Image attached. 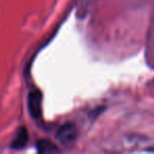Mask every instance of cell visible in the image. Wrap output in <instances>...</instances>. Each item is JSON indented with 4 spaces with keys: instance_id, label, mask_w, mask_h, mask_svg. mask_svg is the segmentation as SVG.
Here are the masks:
<instances>
[{
    "instance_id": "cell-4",
    "label": "cell",
    "mask_w": 154,
    "mask_h": 154,
    "mask_svg": "<svg viewBox=\"0 0 154 154\" xmlns=\"http://www.w3.org/2000/svg\"><path fill=\"white\" fill-rule=\"evenodd\" d=\"M36 148L39 153H56V152H59V148L49 139L38 140L36 143Z\"/></svg>"
},
{
    "instance_id": "cell-2",
    "label": "cell",
    "mask_w": 154,
    "mask_h": 154,
    "mask_svg": "<svg viewBox=\"0 0 154 154\" xmlns=\"http://www.w3.org/2000/svg\"><path fill=\"white\" fill-rule=\"evenodd\" d=\"M77 128L73 122H66L59 127L56 132V138L63 145H70L76 139Z\"/></svg>"
},
{
    "instance_id": "cell-3",
    "label": "cell",
    "mask_w": 154,
    "mask_h": 154,
    "mask_svg": "<svg viewBox=\"0 0 154 154\" xmlns=\"http://www.w3.org/2000/svg\"><path fill=\"white\" fill-rule=\"evenodd\" d=\"M29 143V132L26 127H21L17 131L13 141L11 143V148L15 150H20L24 148Z\"/></svg>"
},
{
    "instance_id": "cell-1",
    "label": "cell",
    "mask_w": 154,
    "mask_h": 154,
    "mask_svg": "<svg viewBox=\"0 0 154 154\" xmlns=\"http://www.w3.org/2000/svg\"><path fill=\"white\" fill-rule=\"evenodd\" d=\"M42 94L39 90H33L28 95V109L30 115L34 119H39L42 113Z\"/></svg>"
}]
</instances>
